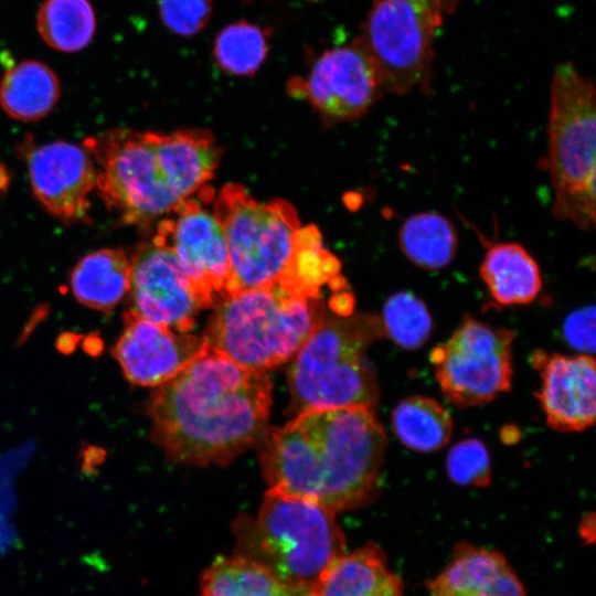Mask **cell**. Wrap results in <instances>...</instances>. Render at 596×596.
<instances>
[{"label": "cell", "mask_w": 596, "mask_h": 596, "mask_svg": "<svg viewBox=\"0 0 596 596\" xmlns=\"http://www.w3.org/2000/svg\"><path fill=\"white\" fill-rule=\"evenodd\" d=\"M563 337L582 354L595 351V308L585 306L572 311L563 322Z\"/></svg>", "instance_id": "1f68e13d"}, {"label": "cell", "mask_w": 596, "mask_h": 596, "mask_svg": "<svg viewBox=\"0 0 596 596\" xmlns=\"http://www.w3.org/2000/svg\"><path fill=\"white\" fill-rule=\"evenodd\" d=\"M514 332L465 318L453 334L430 352L444 395L467 407L490 402L512 381Z\"/></svg>", "instance_id": "30bf717a"}, {"label": "cell", "mask_w": 596, "mask_h": 596, "mask_svg": "<svg viewBox=\"0 0 596 596\" xmlns=\"http://www.w3.org/2000/svg\"><path fill=\"white\" fill-rule=\"evenodd\" d=\"M149 137L180 200H187L213 178L221 152L207 130L184 129L172 134L149 131Z\"/></svg>", "instance_id": "d6986e66"}, {"label": "cell", "mask_w": 596, "mask_h": 596, "mask_svg": "<svg viewBox=\"0 0 596 596\" xmlns=\"http://www.w3.org/2000/svg\"><path fill=\"white\" fill-rule=\"evenodd\" d=\"M25 160L32 190L51 214L66 223L89 220L96 170L86 149L54 141L28 148Z\"/></svg>", "instance_id": "9a60e30c"}, {"label": "cell", "mask_w": 596, "mask_h": 596, "mask_svg": "<svg viewBox=\"0 0 596 596\" xmlns=\"http://www.w3.org/2000/svg\"><path fill=\"white\" fill-rule=\"evenodd\" d=\"M429 596H526L505 557L498 551L457 544L446 566L428 582Z\"/></svg>", "instance_id": "e0dca14e"}, {"label": "cell", "mask_w": 596, "mask_h": 596, "mask_svg": "<svg viewBox=\"0 0 596 596\" xmlns=\"http://www.w3.org/2000/svg\"><path fill=\"white\" fill-rule=\"evenodd\" d=\"M213 214L228 256L224 296L273 283L286 266L300 228L296 209L280 199L260 203L242 185L226 184L216 196Z\"/></svg>", "instance_id": "52a82bcc"}, {"label": "cell", "mask_w": 596, "mask_h": 596, "mask_svg": "<svg viewBox=\"0 0 596 596\" xmlns=\"http://www.w3.org/2000/svg\"><path fill=\"white\" fill-rule=\"evenodd\" d=\"M547 168L554 191L552 213L583 230L595 225L596 94L571 62L554 68L550 89Z\"/></svg>", "instance_id": "8992f818"}, {"label": "cell", "mask_w": 596, "mask_h": 596, "mask_svg": "<svg viewBox=\"0 0 596 596\" xmlns=\"http://www.w3.org/2000/svg\"><path fill=\"white\" fill-rule=\"evenodd\" d=\"M533 364L541 376L536 396L547 424L558 432H582L595 423V360L589 354L535 352Z\"/></svg>", "instance_id": "2e32d148"}, {"label": "cell", "mask_w": 596, "mask_h": 596, "mask_svg": "<svg viewBox=\"0 0 596 596\" xmlns=\"http://www.w3.org/2000/svg\"><path fill=\"white\" fill-rule=\"evenodd\" d=\"M459 0H371L359 39L374 60L384 92H427L437 30Z\"/></svg>", "instance_id": "ba28073f"}, {"label": "cell", "mask_w": 596, "mask_h": 596, "mask_svg": "<svg viewBox=\"0 0 596 596\" xmlns=\"http://www.w3.org/2000/svg\"><path fill=\"white\" fill-rule=\"evenodd\" d=\"M479 273L492 300L502 306L529 305L542 289L538 263L515 242L491 245Z\"/></svg>", "instance_id": "ffe728a7"}, {"label": "cell", "mask_w": 596, "mask_h": 596, "mask_svg": "<svg viewBox=\"0 0 596 596\" xmlns=\"http://www.w3.org/2000/svg\"><path fill=\"white\" fill-rule=\"evenodd\" d=\"M98 164L96 187L126 224L147 226L181 202L158 159L149 131L113 129L84 140Z\"/></svg>", "instance_id": "9c48e42d"}, {"label": "cell", "mask_w": 596, "mask_h": 596, "mask_svg": "<svg viewBox=\"0 0 596 596\" xmlns=\"http://www.w3.org/2000/svg\"><path fill=\"white\" fill-rule=\"evenodd\" d=\"M152 242L175 254L204 309L225 295L230 267L224 234L200 201L188 198L160 220Z\"/></svg>", "instance_id": "7c38bea8"}, {"label": "cell", "mask_w": 596, "mask_h": 596, "mask_svg": "<svg viewBox=\"0 0 596 596\" xmlns=\"http://www.w3.org/2000/svg\"><path fill=\"white\" fill-rule=\"evenodd\" d=\"M380 319L384 336L406 350L422 347L433 330V318L427 306L411 291H397L390 296Z\"/></svg>", "instance_id": "f1b7e54d"}, {"label": "cell", "mask_w": 596, "mask_h": 596, "mask_svg": "<svg viewBox=\"0 0 596 596\" xmlns=\"http://www.w3.org/2000/svg\"><path fill=\"white\" fill-rule=\"evenodd\" d=\"M130 259L120 248H103L83 257L71 275L75 298L84 306L109 312L128 294Z\"/></svg>", "instance_id": "44dd1931"}, {"label": "cell", "mask_w": 596, "mask_h": 596, "mask_svg": "<svg viewBox=\"0 0 596 596\" xmlns=\"http://www.w3.org/2000/svg\"><path fill=\"white\" fill-rule=\"evenodd\" d=\"M43 41L60 52H77L93 39L96 19L88 0H45L36 15Z\"/></svg>", "instance_id": "83f0119b"}, {"label": "cell", "mask_w": 596, "mask_h": 596, "mask_svg": "<svg viewBox=\"0 0 596 596\" xmlns=\"http://www.w3.org/2000/svg\"><path fill=\"white\" fill-rule=\"evenodd\" d=\"M199 596H298L266 566L235 554L217 556L202 574Z\"/></svg>", "instance_id": "603a6c76"}, {"label": "cell", "mask_w": 596, "mask_h": 596, "mask_svg": "<svg viewBox=\"0 0 596 596\" xmlns=\"http://www.w3.org/2000/svg\"><path fill=\"white\" fill-rule=\"evenodd\" d=\"M56 74L46 64L23 61L0 82V106L13 119L35 121L46 116L60 98Z\"/></svg>", "instance_id": "7402d4cb"}, {"label": "cell", "mask_w": 596, "mask_h": 596, "mask_svg": "<svg viewBox=\"0 0 596 596\" xmlns=\"http://www.w3.org/2000/svg\"><path fill=\"white\" fill-rule=\"evenodd\" d=\"M323 117L343 121L364 115L384 92L379 68L359 39L321 52L306 77L288 82Z\"/></svg>", "instance_id": "8fae6325"}, {"label": "cell", "mask_w": 596, "mask_h": 596, "mask_svg": "<svg viewBox=\"0 0 596 596\" xmlns=\"http://www.w3.org/2000/svg\"><path fill=\"white\" fill-rule=\"evenodd\" d=\"M272 381L209 345L151 394L152 438L175 461L225 465L267 428Z\"/></svg>", "instance_id": "6da1fadb"}, {"label": "cell", "mask_w": 596, "mask_h": 596, "mask_svg": "<svg viewBox=\"0 0 596 596\" xmlns=\"http://www.w3.org/2000/svg\"><path fill=\"white\" fill-rule=\"evenodd\" d=\"M272 32L257 23L240 19L226 24L216 34L212 54L216 66L224 73L254 76L269 54Z\"/></svg>", "instance_id": "4316f807"}, {"label": "cell", "mask_w": 596, "mask_h": 596, "mask_svg": "<svg viewBox=\"0 0 596 596\" xmlns=\"http://www.w3.org/2000/svg\"><path fill=\"white\" fill-rule=\"evenodd\" d=\"M124 324L113 355L135 385L157 387L168 382L207 348L203 337L174 331L129 310Z\"/></svg>", "instance_id": "5bb4252c"}, {"label": "cell", "mask_w": 596, "mask_h": 596, "mask_svg": "<svg viewBox=\"0 0 596 596\" xmlns=\"http://www.w3.org/2000/svg\"><path fill=\"white\" fill-rule=\"evenodd\" d=\"M129 259V311L178 332L192 330L204 307L175 254L151 241Z\"/></svg>", "instance_id": "4fadbf2b"}, {"label": "cell", "mask_w": 596, "mask_h": 596, "mask_svg": "<svg viewBox=\"0 0 596 596\" xmlns=\"http://www.w3.org/2000/svg\"><path fill=\"white\" fill-rule=\"evenodd\" d=\"M10 183V177L4 166L0 163V193L4 192Z\"/></svg>", "instance_id": "d6a6232c"}, {"label": "cell", "mask_w": 596, "mask_h": 596, "mask_svg": "<svg viewBox=\"0 0 596 596\" xmlns=\"http://www.w3.org/2000/svg\"><path fill=\"white\" fill-rule=\"evenodd\" d=\"M398 244L402 253L415 266L439 270L454 260L458 237L448 219L435 212H421L404 221Z\"/></svg>", "instance_id": "d4e9b609"}, {"label": "cell", "mask_w": 596, "mask_h": 596, "mask_svg": "<svg viewBox=\"0 0 596 596\" xmlns=\"http://www.w3.org/2000/svg\"><path fill=\"white\" fill-rule=\"evenodd\" d=\"M446 471L450 480L458 486H489L491 460L488 448L476 438L458 441L447 454Z\"/></svg>", "instance_id": "f546056e"}, {"label": "cell", "mask_w": 596, "mask_h": 596, "mask_svg": "<svg viewBox=\"0 0 596 596\" xmlns=\"http://www.w3.org/2000/svg\"><path fill=\"white\" fill-rule=\"evenodd\" d=\"M339 260L322 245L315 225L300 227L296 234L289 259L274 280L283 288L310 298H320L322 287L337 279Z\"/></svg>", "instance_id": "cb8c5ba5"}, {"label": "cell", "mask_w": 596, "mask_h": 596, "mask_svg": "<svg viewBox=\"0 0 596 596\" xmlns=\"http://www.w3.org/2000/svg\"><path fill=\"white\" fill-rule=\"evenodd\" d=\"M392 428L407 448L432 453L450 440L453 419L434 398L413 395L402 400L393 409Z\"/></svg>", "instance_id": "484cf974"}, {"label": "cell", "mask_w": 596, "mask_h": 596, "mask_svg": "<svg viewBox=\"0 0 596 596\" xmlns=\"http://www.w3.org/2000/svg\"><path fill=\"white\" fill-rule=\"evenodd\" d=\"M215 304L203 334L207 345L259 371L291 359L327 313L321 297L294 294L276 281Z\"/></svg>", "instance_id": "277c9868"}, {"label": "cell", "mask_w": 596, "mask_h": 596, "mask_svg": "<svg viewBox=\"0 0 596 596\" xmlns=\"http://www.w3.org/2000/svg\"><path fill=\"white\" fill-rule=\"evenodd\" d=\"M382 336L381 319L375 315L326 313L292 356L289 412L374 408L380 391L365 353Z\"/></svg>", "instance_id": "3957f363"}, {"label": "cell", "mask_w": 596, "mask_h": 596, "mask_svg": "<svg viewBox=\"0 0 596 596\" xmlns=\"http://www.w3.org/2000/svg\"><path fill=\"white\" fill-rule=\"evenodd\" d=\"M300 596H405L401 578L374 543L343 554Z\"/></svg>", "instance_id": "ac0fdd59"}, {"label": "cell", "mask_w": 596, "mask_h": 596, "mask_svg": "<svg viewBox=\"0 0 596 596\" xmlns=\"http://www.w3.org/2000/svg\"><path fill=\"white\" fill-rule=\"evenodd\" d=\"M234 530L236 554L266 566L298 596L345 553L333 511L272 490L257 515H242Z\"/></svg>", "instance_id": "5b68a950"}, {"label": "cell", "mask_w": 596, "mask_h": 596, "mask_svg": "<svg viewBox=\"0 0 596 596\" xmlns=\"http://www.w3.org/2000/svg\"><path fill=\"white\" fill-rule=\"evenodd\" d=\"M158 10L163 25L173 34L192 38L209 23L212 0H158Z\"/></svg>", "instance_id": "4dcf8cb0"}, {"label": "cell", "mask_w": 596, "mask_h": 596, "mask_svg": "<svg viewBox=\"0 0 596 596\" xmlns=\"http://www.w3.org/2000/svg\"><path fill=\"white\" fill-rule=\"evenodd\" d=\"M259 441L268 490L334 513L375 498L387 438L372 407L304 411Z\"/></svg>", "instance_id": "7a4b0ae2"}]
</instances>
